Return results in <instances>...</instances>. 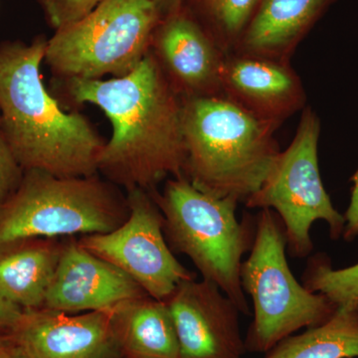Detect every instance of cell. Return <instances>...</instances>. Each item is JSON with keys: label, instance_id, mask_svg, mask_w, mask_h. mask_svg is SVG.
<instances>
[{"label": "cell", "instance_id": "18", "mask_svg": "<svg viewBox=\"0 0 358 358\" xmlns=\"http://www.w3.org/2000/svg\"><path fill=\"white\" fill-rule=\"evenodd\" d=\"M263 358H358V305L338 307L326 322L282 339Z\"/></svg>", "mask_w": 358, "mask_h": 358}, {"label": "cell", "instance_id": "4", "mask_svg": "<svg viewBox=\"0 0 358 358\" xmlns=\"http://www.w3.org/2000/svg\"><path fill=\"white\" fill-rule=\"evenodd\" d=\"M150 193L164 216L169 248L188 257L202 279L215 284L243 315H250L241 266L255 239V216L245 213L238 220L236 199L201 192L185 176L169 178L162 192Z\"/></svg>", "mask_w": 358, "mask_h": 358}, {"label": "cell", "instance_id": "26", "mask_svg": "<svg viewBox=\"0 0 358 358\" xmlns=\"http://www.w3.org/2000/svg\"><path fill=\"white\" fill-rule=\"evenodd\" d=\"M0 358H21L4 333H0Z\"/></svg>", "mask_w": 358, "mask_h": 358}, {"label": "cell", "instance_id": "14", "mask_svg": "<svg viewBox=\"0 0 358 358\" xmlns=\"http://www.w3.org/2000/svg\"><path fill=\"white\" fill-rule=\"evenodd\" d=\"M220 84L223 96L280 126L307 107L303 81L288 62L228 54L221 67Z\"/></svg>", "mask_w": 358, "mask_h": 358}, {"label": "cell", "instance_id": "23", "mask_svg": "<svg viewBox=\"0 0 358 358\" xmlns=\"http://www.w3.org/2000/svg\"><path fill=\"white\" fill-rule=\"evenodd\" d=\"M352 181V199L345 214V233L348 238L358 236V171L353 176Z\"/></svg>", "mask_w": 358, "mask_h": 358}, {"label": "cell", "instance_id": "25", "mask_svg": "<svg viewBox=\"0 0 358 358\" xmlns=\"http://www.w3.org/2000/svg\"><path fill=\"white\" fill-rule=\"evenodd\" d=\"M159 9L162 20L178 13L182 8V0H152Z\"/></svg>", "mask_w": 358, "mask_h": 358}, {"label": "cell", "instance_id": "2", "mask_svg": "<svg viewBox=\"0 0 358 358\" xmlns=\"http://www.w3.org/2000/svg\"><path fill=\"white\" fill-rule=\"evenodd\" d=\"M47 40L0 47V112L4 136L22 169L59 178L98 173L105 145L85 115L67 113L41 76Z\"/></svg>", "mask_w": 358, "mask_h": 358}, {"label": "cell", "instance_id": "13", "mask_svg": "<svg viewBox=\"0 0 358 358\" xmlns=\"http://www.w3.org/2000/svg\"><path fill=\"white\" fill-rule=\"evenodd\" d=\"M145 294L119 268L92 254L78 240H67L43 308L70 315L95 312Z\"/></svg>", "mask_w": 358, "mask_h": 358}, {"label": "cell", "instance_id": "17", "mask_svg": "<svg viewBox=\"0 0 358 358\" xmlns=\"http://www.w3.org/2000/svg\"><path fill=\"white\" fill-rule=\"evenodd\" d=\"M122 358H179L178 334L166 301L145 294L110 308Z\"/></svg>", "mask_w": 358, "mask_h": 358}, {"label": "cell", "instance_id": "22", "mask_svg": "<svg viewBox=\"0 0 358 358\" xmlns=\"http://www.w3.org/2000/svg\"><path fill=\"white\" fill-rule=\"evenodd\" d=\"M22 167L11 152L4 134L0 133V204L8 199L22 180Z\"/></svg>", "mask_w": 358, "mask_h": 358}, {"label": "cell", "instance_id": "15", "mask_svg": "<svg viewBox=\"0 0 358 358\" xmlns=\"http://www.w3.org/2000/svg\"><path fill=\"white\" fill-rule=\"evenodd\" d=\"M338 0H259L233 53L288 62Z\"/></svg>", "mask_w": 358, "mask_h": 358}, {"label": "cell", "instance_id": "8", "mask_svg": "<svg viewBox=\"0 0 358 358\" xmlns=\"http://www.w3.org/2000/svg\"><path fill=\"white\" fill-rule=\"evenodd\" d=\"M293 141L280 152L258 192L244 204L247 208L272 209L285 227L287 252L293 258H306L313 252V224L327 223L331 239L345 230V216L331 203L322 185L319 166L320 120L308 106L301 110Z\"/></svg>", "mask_w": 358, "mask_h": 358}, {"label": "cell", "instance_id": "1", "mask_svg": "<svg viewBox=\"0 0 358 358\" xmlns=\"http://www.w3.org/2000/svg\"><path fill=\"white\" fill-rule=\"evenodd\" d=\"M56 80L69 102L96 106L112 124L96 164L103 178L126 192H152L167 176H185L182 100L152 52L126 76Z\"/></svg>", "mask_w": 358, "mask_h": 358}, {"label": "cell", "instance_id": "16", "mask_svg": "<svg viewBox=\"0 0 358 358\" xmlns=\"http://www.w3.org/2000/svg\"><path fill=\"white\" fill-rule=\"evenodd\" d=\"M65 242L30 238L0 248V299L22 310L43 308Z\"/></svg>", "mask_w": 358, "mask_h": 358}, {"label": "cell", "instance_id": "11", "mask_svg": "<svg viewBox=\"0 0 358 358\" xmlns=\"http://www.w3.org/2000/svg\"><path fill=\"white\" fill-rule=\"evenodd\" d=\"M4 334L21 358H122L110 308L81 315L23 310Z\"/></svg>", "mask_w": 358, "mask_h": 358}, {"label": "cell", "instance_id": "24", "mask_svg": "<svg viewBox=\"0 0 358 358\" xmlns=\"http://www.w3.org/2000/svg\"><path fill=\"white\" fill-rule=\"evenodd\" d=\"M22 308L0 299V333H6L20 319Z\"/></svg>", "mask_w": 358, "mask_h": 358}, {"label": "cell", "instance_id": "6", "mask_svg": "<svg viewBox=\"0 0 358 358\" xmlns=\"http://www.w3.org/2000/svg\"><path fill=\"white\" fill-rule=\"evenodd\" d=\"M255 220L253 246L241 266L242 288L254 308L245 346L247 352L266 353L300 329L324 324L338 306L294 278L287 260L285 227L278 214L260 209Z\"/></svg>", "mask_w": 358, "mask_h": 358}, {"label": "cell", "instance_id": "5", "mask_svg": "<svg viewBox=\"0 0 358 358\" xmlns=\"http://www.w3.org/2000/svg\"><path fill=\"white\" fill-rule=\"evenodd\" d=\"M129 215L127 195L100 174L59 178L28 171L0 204V248L30 238L105 234Z\"/></svg>", "mask_w": 358, "mask_h": 358}, {"label": "cell", "instance_id": "7", "mask_svg": "<svg viewBox=\"0 0 358 358\" xmlns=\"http://www.w3.org/2000/svg\"><path fill=\"white\" fill-rule=\"evenodd\" d=\"M162 20L152 0H103L88 15L55 30L44 62L56 79L126 76L150 51Z\"/></svg>", "mask_w": 358, "mask_h": 358}, {"label": "cell", "instance_id": "10", "mask_svg": "<svg viewBox=\"0 0 358 358\" xmlns=\"http://www.w3.org/2000/svg\"><path fill=\"white\" fill-rule=\"evenodd\" d=\"M176 326L179 358H242L241 310L207 280L181 282L166 300Z\"/></svg>", "mask_w": 358, "mask_h": 358}, {"label": "cell", "instance_id": "21", "mask_svg": "<svg viewBox=\"0 0 358 358\" xmlns=\"http://www.w3.org/2000/svg\"><path fill=\"white\" fill-rule=\"evenodd\" d=\"M103 0H38L48 24L54 30L76 22L94 10Z\"/></svg>", "mask_w": 358, "mask_h": 358}, {"label": "cell", "instance_id": "19", "mask_svg": "<svg viewBox=\"0 0 358 358\" xmlns=\"http://www.w3.org/2000/svg\"><path fill=\"white\" fill-rule=\"evenodd\" d=\"M259 0H182L192 16L225 54H231L255 13Z\"/></svg>", "mask_w": 358, "mask_h": 358}, {"label": "cell", "instance_id": "20", "mask_svg": "<svg viewBox=\"0 0 358 358\" xmlns=\"http://www.w3.org/2000/svg\"><path fill=\"white\" fill-rule=\"evenodd\" d=\"M301 279L306 288L324 294L338 307L358 305V264L334 270L326 257L317 254L308 260Z\"/></svg>", "mask_w": 358, "mask_h": 358}, {"label": "cell", "instance_id": "3", "mask_svg": "<svg viewBox=\"0 0 358 358\" xmlns=\"http://www.w3.org/2000/svg\"><path fill=\"white\" fill-rule=\"evenodd\" d=\"M280 127L223 95L182 99L185 178L201 192L244 203L281 152Z\"/></svg>", "mask_w": 358, "mask_h": 358}, {"label": "cell", "instance_id": "12", "mask_svg": "<svg viewBox=\"0 0 358 358\" xmlns=\"http://www.w3.org/2000/svg\"><path fill=\"white\" fill-rule=\"evenodd\" d=\"M150 51L181 100L222 95L220 72L227 54L183 7L160 21Z\"/></svg>", "mask_w": 358, "mask_h": 358}, {"label": "cell", "instance_id": "9", "mask_svg": "<svg viewBox=\"0 0 358 358\" xmlns=\"http://www.w3.org/2000/svg\"><path fill=\"white\" fill-rule=\"evenodd\" d=\"M129 215L117 229L105 234L83 235L78 242L138 282L148 294L166 301L176 287L196 274L182 265L169 248L164 216L150 192H127Z\"/></svg>", "mask_w": 358, "mask_h": 358}]
</instances>
